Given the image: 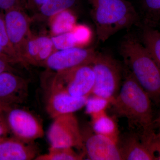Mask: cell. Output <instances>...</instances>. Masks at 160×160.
<instances>
[{
  "label": "cell",
  "mask_w": 160,
  "mask_h": 160,
  "mask_svg": "<svg viewBox=\"0 0 160 160\" xmlns=\"http://www.w3.org/2000/svg\"><path fill=\"white\" fill-rule=\"evenodd\" d=\"M151 102L149 95L130 72L110 105L112 112L126 118L129 127L137 130L142 139L155 132Z\"/></svg>",
  "instance_id": "cell-1"
},
{
  "label": "cell",
  "mask_w": 160,
  "mask_h": 160,
  "mask_svg": "<svg viewBox=\"0 0 160 160\" xmlns=\"http://www.w3.org/2000/svg\"><path fill=\"white\" fill-rule=\"evenodd\" d=\"M120 51L151 101L160 104V69L146 47L135 37L128 35L122 41Z\"/></svg>",
  "instance_id": "cell-2"
},
{
  "label": "cell",
  "mask_w": 160,
  "mask_h": 160,
  "mask_svg": "<svg viewBox=\"0 0 160 160\" xmlns=\"http://www.w3.org/2000/svg\"><path fill=\"white\" fill-rule=\"evenodd\" d=\"M98 40H106L119 31L140 26V18L131 3L126 0H88Z\"/></svg>",
  "instance_id": "cell-3"
},
{
  "label": "cell",
  "mask_w": 160,
  "mask_h": 160,
  "mask_svg": "<svg viewBox=\"0 0 160 160\" xmlns=\"http://www.w3.org/2000/svg\"><path fill=\"white\" fill-rule=\"evenodd\" d=\"M91 65L95 76L91 94L105 98L111 102L119 91L121 66L111 56L98 52Z\"/></svg>",
  "instance_id": "cell-4"
},
{
  "label": "cell",
  "mask_w": 160,
  "mask_h": 160,
  "mask_svg": "<svg viewBox=\"0 0 160 160\" xmlns=\"http://www.w3.org/2000/svg\"><path fill=\"white\" fill-rule=\"evenodd\" d=\"M94 72L91 64L56 72L51 88L69 93L75 97H89L94 84Z\"/></svg>",
  "instance_id": "cell-5"
},
{
  "label": "cell",
  "mask_w": 160,
  "mask_h": 160,
  "mask_svg": "<svg viewBox=\"0 0 160 160\" xmlns=\"http://www.w3.org/2000/svg\"><path fill=\"white\" fill-rule=\"evenodd\" d=\"M14 106H9L4 112L13 137L28 143L43 138L44 129L37 118L30 112Z\"/></svg>",
  "instance_id": "cell-6"
},
{
  "label": "cell",
  "mask_w": 160,
  "mask_h": 160,
  "mask_svg": "<svg viewBox=\"0 0 160 160\" xmlns=\"http://www.w3.org/2000/svg\"><path fill=\"white\" fill-rule=\"evenodd\" d=\"M53 119L48 132L51 147L83 148L82 133L73 113L62 115Z\"/></svg>",
  "instance_id": "cell-7"
},
{
  "label": "cell",
  "mask_w": 160,
  "mask_h": 160,
  "mask_svg": "<svg viewBox=\"0 0 160 160\" xmlns=\"http://www.w3.org/2000/svg\"><path fill=\"white\" fill-rule=\"evenodd\" d=\"M98 52L92 49L76 47L52 52L44 66L58 72L92 64Z\"/></svg>",
  "instance_id": "cell-8"
},
{
  "label": "cell",
  "mask_w": 160,
  "mask_h": 160,
  "mask_svg": "<svg viewBox=\"0 0 160 160\" xmlns=\"http://www.w3.org/2000/svg\"><path fill=\"white\" fill-rule=\"evenodd\" d=\"M4 19L10 42L25 67H26L21 57V53L25 42L32 35L30 31V19L21 6L5 12Z\"/></svg>",
  "instance_id": "cell-9"
},
{
  "label": "cell",
  "mask_w": 160,
  "mask_h": 160,
  "mask_svg": "<svg viewBox=\"0 0 160 160\" xmlns=\"http://www.w3.org/2000/svg\"><path fill=\"white\" fill-rule=\"evenodd\" d=\"M82 136L84 154L88 160H122L118 143L113 140L94 132Z\"/></svg>",
  "instance_id": "cell-10"
},
{
  "label": "cell",
  "mask_w": 160,
  "mask_h": 160,
  "mask_svg": "<svg viewBox=\"0 0 160 160\" xmlns=\"http://www.w3.org/2000/svg\"><path fill=\"white\" fill-rule=\"evenodd\" d=\"M28 96V83L12 71L0 74V103L15 106L25 102Z\"/></svg>",
  "instance_id": "cell-11"
},
{
  "label": "cell",
  "mask_w": 160,
  "mask_h": 160,
  "mask_svg": "<svg viewBox=\"0 0 160 160\" xmlns=\"http://www.w3.org/2000/svg\"><path fill=\"white\" fill-rule=\"evenodd\" d=\"M88 97H75L50 87L46 101V111L53 119L62 115L73 113L85 106Z\"/></svg>",
  "instance_id": "cell-12"
},
{
  "label": "cell",
  "mask_w": 160,
  "mask_h": 160,
  "mask_svg": "<svg viewBox=\"0 0 160 160\" xmlns=\"http://www.w3.org/2000/svg\"><path fill=\"white\" fill-rule=\"evenodd\" d=\"M54 50L51 38L31 35L24 44L21 57L26 66L29 64L43 66Z\"/></svg>",
  "instance_id": "cell-13"
},
{
  "label": "cell",
  "mask_w": 160,
  "mask_h": 160,
  "mask_svg": "<svg viewBox=\"0 0 160 160\" xmlns=\"http://www.w3.org/2000/svg\"><path fill=\"white\" fill-rule=\"evenodd\" d=\"M32 142L7 137L0 141V160H31L39 155Z\"/></svg>",
  "instance_id": "cell-14"
},
{
  "label": "cell",
  "mask_w": 160,
  "mask_h": 160,
  "mask_svg": "<svg viewBox=\"0 0 160 160\" xmlns=\"http://www.w3.org/2000/svg\"><path fill=\"white\" fill-rule=\"evenodd\" d=\"M118 146L122 160H155L154 155L135 132L119 139Z\"/></svg>",
  "instance_id": "cell-15"
},
{
  "label": "cell",
  "mask_w": 160,
  "mask_h": 160,
  "mask_svg": "<svg viewBox=\"0 0 160 160\" xmlns=\"http://www.w3.org/2000/svg\"><path fill=\"white\" fill-rule=\"evenodd\" d=\"M93 131L113 140L118 143L119 139L117 124L113 118L106 113V111L91 116Z\"/></svg>",
  "instance_id": "cell-16"
},
{
  "label": "cell",
  "mask_w": 160,
  "mask_h": 160,
  "mask_svg": "<svg viewBox=\"0 0 160 160\" xmlns=\"http://www.w3.org/2000/svg\"><path fill=\"white\" fill-rule=\"evenodd\" d=\"M142 42L149 52L160 69V32L153 26L141 24Z\"/></svg>",
  "instance_id": "cell-17"
},
{
  "label": "cell",
  "mask_w": 160,
  "mask_h": 160,
  "mask_svg": "<svg viewBox=\"0 0 160 160\" xmlns=\"http://www.w3.org/2000/svg\"><path fill=\"white\" fill-rule=\"evenodd\" d=\"M76 25V18L70 9H67L50 18V27L53 36L71 31Z\"/></svg>",
  "instance_id": "cell-18"
},
{
  "label": "cell",
  "mask_w": 160,
  "mask_h": 160,
  "mask_svg": "<svg viewBox=\"0 0 160 160\" xmlns=\"http://www.w3.org/2000/svg\"><path fill=\"white\" fill-rule=\"evenodd\" d=\"M85 154H79L72 148L50 147L47 154L38 155L36 160H82Z\"/></svg>",
  "instance_id": "cell-19"
},
{
  "label": "cell",
  "mask_w": 160,
  "mask_h": 160,
  "mask_svg": "<svg viewBox=\"0 0 160 160\" xmlns=\"http://www.w3.org/2000/svg\"><path fill=\"white\" fill-rule=\"evenodd\" d=\"M76 0H46L40 6V13L44 17L49 18L67 9H70Z\"/></svg>",
  "instance_id": "cell-20"
},
{
  "label": "cell",
  "mask_w": 160,
  "mask_h": 160,
  "mask_svg": "<svg viewBox=\"0 0 160 160\" xmlns=\"http://www.w3.org/2000/svg\"><path fill=\"white\" fill-rule=\"evenodd\" d=\"M0 46L4 49L11 64H20L24 66L9 39L6 30L4 17L0 14Z\"/></svg>",
  "instance_id": "cell-21"
},
{
  "label": "cell",
  "mask_w": 160,
  "mask_h": 160,
  "mask_svg": "<svg viewBox=\"0 0 160 160\" xmlns=\"http://www.w3.org/2000/svg\"><path fill=\"white\" fill-rule=\"evenodd\" d=\"M144 12V24L153 26L159 21L160 0H142Z\"/></svg>",
  "instance_id": "cell-22"
},
{
  "label": "cell",
  "mask_w": 160,
  "mask_h": 160,
  "mask_svg": "<svg viewBox=\"0 0 160 160\" xmlns=\"http://www.w3.org/2000/svg\"><path fill=\"white\" fill-rule=\"evenodd\" d=\"M110 103L109 100L105 98L94 95H92L91 97L89 96L85 106L86 113L92 116L101 112L106 111V109L110 105Z\"/></svg>",
  "instance_id": "cell-23"
},
{
  "label": "cell",
  "mask_w": 160,
  "mask_h": 160,
  "mask_svg": "<svg viewBox=\"0 0 160 160\" xmlns=\"http://www.w3.org/2000/svg\"><path fill=\"white\" fill-rule=\"evenodd\" d=\"M51 39L56 50L79 47L72 30L63 34L52 36Z\"/></svg>",
  "instance_id": "cell-24"
},
{
  "label": "cell",
  "mask_w": 160,
  "mask_h": 160,
  "mask_svg": "<svg viewBox=\"0 0 160 160\" xmlns=\"http://www.w3.org/2000/svg\"><path fill=\"white\" fill-rule=\"evenodd\" d=\"M79 47H82L89 43L92 38L91 30L85 25H76L72 29Z\"/></svg>",
  "instance_id": "cell-25"
},
{
  "label": "cell",
  "mask_w": 160,
  "mask_h": 160,
  "mask_svg": "<svg viewBox=\"0 0 160 160\" xmlns=\"http://www.w3.org/2000/svg\"><path fill=\"white\" fill-rule=\"evenodd\" d=\"M146 145L155 157V160H160V131L141 140Z\"/></svg>",
  "instance_id": "cell-26"
},
{
  "label": "cell",
  "mask_w": 160,
  "mask_h": 160,
  "mask_svg": "<svg viewBox=\"0 0 160 160\" xmlns=\"http://www.w3.org/2000/svg\"><path fill=\"white\" fill-rule=\"evenodd\" d=\"M4 112L5 111L0 114V141L7 137V135L10 132L9 126L6 122Z\"/></svg>",
  "instance_id": "cell-27"
},
{
  "label": "cell",
  "mask_w": 160,
  "mask_h": 160,
  "mask_svg": "<svg viewBox=\"0 0 160 160\" xmlns=\"http://www.w3.org/2000/svg\"><path fill=\"white\" fill-rule=\"evenodd\" d=\"M20 6V0H0V9L5 12Z\"/></svg>",
  "instance_id": "cell-28"
},
{
  "label": "cell",
  "mask_w": 160,
  "mask_h": 160,
  "mask_svg": "<svg viewBox=\"0 0 160 160\" xmlns=\"http://www.w3.org/2000/svg\"><path fill=\"white\" fill-rule=\"evenodd\" d=\"M6 71L13 72V69L10 66V63L0 58V74Z\"/></svg>",
  "instance_id": "cell-29"
},
{
  "label": "cell",
  "mask_w": 160,
  "mask_h": 160,
  "mask_svg": "<svg viewBox=\"0 0 160 160\" xmlns=\"http://www.w3.org/2000/svg\"><path fill=\"white\" fill-rule=\"evenodd\" d=\"M0 58L6 60V61L10 64V60H9V58L7 56L4 49L1 46H0Z\"/></svg>",
  "instance_id": "cell-30"
},
{
  "label": "cell",
  "mask_w": 160,
  "mask_h": 160,
  "mask_svg": "<svg viewBox=\"0 0 160 160\" xmlns=\"http://www.w3.org/2000/svg\"><path fill=\"white\" fill-rule=\"evenodd\" d=\"M46 0H32V2L34 3L36 6H38V7H40V6L45 2Z\"/></svg>",
  "instance_id": "cell-31"
},
{
  "label": "cell",
  "mask_w": 160,
  "mask_h": 160,
  "mask_svg": "<svg viewBox=\"0 0 160 160\" xmlns=\"http://www.w3.org/2000/svg\"><path fill=\"white\" fill-rule=\"evenodd\" d=\"M154 126H156L160 131V115L156 119L154 120Z\"/></svg>",
  "instance_id": "cell-32"
},
{
  "label": "cell",
  "mask_w": 160,
  "mask_h": 160,
  "mask_svg": "<svg viewBox=\"0 0 160 160\" xmlns=\"http://www.w3.org/2000/svg\"><path fill=\"white\" fill-rule=\"evenodd\" d=\"M10 106H7V105H4V104H2L0 103V114L3 113V112L5 111V110H6L8 107Z\"/></svg>",
  "instance_id": "cell-33"
},
{
  "label": "cell",
  "mask_w": 160,
  "mask_h": 160,
  "mask_svg": "<svg viewBox=\"0 0 160 160\" xmlns=\"http://www.w3.org/2000/svg\"><path fill=\"white\" fill-rule=\"evenodd\" d=\"M160 20V17H159V21Z\"/></svg>",
  "instance_id": "cell-34"
}]
</instances>
